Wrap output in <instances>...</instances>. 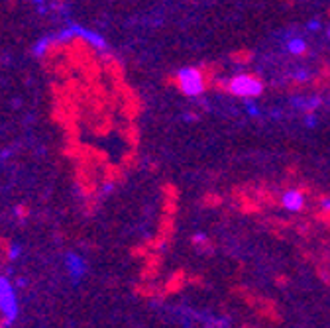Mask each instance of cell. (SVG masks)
<instances>
[{"label": "cell", "mask_w": 330, "mask_h": 328, "mask_svg": "<svg viewBox=\"0 0 330 328\" xmlns=\"http://www.w3.org/2000/svg\"><path fill=\"white\" fill-rule=\"evenodd\" d=\"M175 83L185 96H201L205 93V77L197 67H183L175 75Z\"/></svg>", "instance_id": "6da1fadb"}, {"label": "cell", "mask_w": 330, "mask_h": 328, "mask_svg": "<svg viewBox=\"0 0 330 328\" xmlns=\"http://www.w3.org/2000/svg\"><path fill=\"white\" fill-rule=\"evenodd\" d=\"M228 91L234 96L242 98H256L263 93V83L254 75H238L228 83Z\"/></svg>", "instance_id": "7a4b0ae2"}, {"label": "cell", "mask_w": 330, "mask_h": 328, "mask_svg": "<svg viewBox=\"0 0 330 328\" xmlns=\"http://www.w3.org/2000/svg\"><path fill=\"white\" fill-rule=\"evenodd\" d=\"M14 259H16V248L12 240L4 234H0V269H6L8 265H12Z\"/></svg>", "instance_id": "3957f363"}, {"label": "cell", "mask_w": 330, "mask_h": 328, "mask_svg": "<svg viewBox=\"0 0 330 328\" xmlns=\"http://www.w3.org/2000/svg\"><path fill=\"white\" fill-rule=\"evenodd\" d=\"M281 205H283L287 211H291V212H299V211H303V207H305V195H303L301 191H297V189H291V191H287V193L281 197Z\"/></svg>", "instance_id": "277c9868"}, {"label": "cell", "mask_w": 330, "mask_h": 328, "mask_svg": "<svg viewBox=\"0 0 330 328\" xmlns=\"http://www.w3.org/2000/svg\"><path fill=\"white\" fill-rule=\"evenodd\" d=\"M0 306L10 308V310H16V308H14L12 289H10V285H8V281H6L4 277H0Z\"/></svg>", "instance_id": "5b68a950"}, {"label": "cell", "mask_w": 330, "mask_h": 328, "mask_svg": "<svg viewBox=\"0 0 330 328\" xmlns=\"http://www.w3.org/2000/svg\"><path fill=\"white\" fill-rule=\"evenodd\" d=\"M14 218H16L18 222H28V220L32 218V207L26 205V203L16 205V207H14Z\"/></svg>", "instance_id": "8992f818"}, {"label": "cell", "mask_w": 330, "mask_h": 328, "mask_svg": "<svg viewBox=\"0 0 330 328\" xmlns=\"http://www.w3.org/2000/svg\"><path fill=\"white\" fill-rule=\"evenodd\" d=\"M287 49H289V53H293V55H303V53L306 51V42L301 40V38H293V40L287 42Z\"/></svg>", "instance_id": "52a82bcc"}, {"label": "cell", "mask_w": 330, "mask_h": 328, "mask_svg": "<svg viewBox=\"0 0 330 328\" xmlns=\"http://www.w3.org/2000/svg\"><path fill=\"white\" fill-rule=\"evenodd\" d=\"M14 314H16V310H10V308L0 306V328L10 326L12 320H14Z\"/></svg>", "instance_id": "ba28073f"}, {"label": "cell", "mask_w": 330, "mask_h": 328, "mask_svg": "<svg viewBox=\"0 0 330 328\" xmlns=\"http://www.w3.org/2000/svg\"><path fill=\"white\" fill-rule=\"evenodd\" d=\"M293 77H295L297 81H308V79H310V73H308V71H297Z\"/></svg>", "instance_id": "9c48e42d"}, {"label": "cell", "mask_w": 330, "mask_h": 328, "mask_svg": "<svg viewBox=\"0 0 330 328\" xmlns=\"http://www.w3.org/2000/svg\"><path fill=\"white\" fill-rule=\"evenodd\" d=\"M305 124H306L308 128H312V126L316 124V116H312V114H308V116H306V120H305Z\"/></svg>", "instance_id": "30bf717a"}, {"label": "cell", "mask_w": 330, "mask_h": 328, "mask_svg": "<svg viewBox=\"0 0 330 328\" xmlns=\"http://www.w3.org/2000/svg\"><path fill=\"white\" fill-rule=\"evenodd\" d=\"M310 32H314V30H320V22H316V20H312V22H308V26H306Z\"/></svg>", "instance_id": "8fae6325"}, {"label": "cell", "mask_w": 330, "mask_h": 328, "mask_svg": "<svg viewBox=\"0 0 330 328\" xmlns=\"http://www.w3.org/2000/svg\"><path fill=\"white\" fill-rule=\"evenodd\" d=\"M246 108H248V112H250L252 116H258V114H259V112H258V106H254V104H250V102L246 104Z\"/></svg>", "instance_id": "7c38bea8"}, {"label": "cell", "mask_w": 330, "mask_h": 328, "mask_svg": "<svg viewBox=\"0 0 330 328\" xmlns=\"http://www.w3.org/2000/svg\"><path fill=\"white\" fill-rule=\"evenodd\" d=\"M320 205H322V209H324V211H330V199H322V203H320Z\"/></svg>", "instance_id": "4fadbf2b"}, {"label": "cell", "mask_w": 330, "mask_h": 328, "mask_svg": "<svg viewBox=\"0 0 330 328\" xmlns=\"http://www.w3.org/2000/svg\"><path fill=\"white\" fill-rule=\"evenodd\" d=\"M205 240H207V236H203V234H197V236H195V242H197V244H199V242H205Z\"/></svg>", "instance_id": "5bb4252c"}, {"label": "cell", "mask_w": 330, "mask_h": 328, "mask_svg": "<svg viewBox=\"0 0 330 328\" xmlns=\"http://www.w3.org/2000/svg\"><path fill=\"white\" fill-rule=\"evenodd\" d=\"M326 36H328V40H330V28H328V32H326Z\"/></svg>", "instance_id": "9a60e30c"}]
</instances>
